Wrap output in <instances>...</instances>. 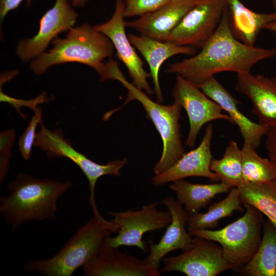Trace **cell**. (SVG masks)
Wrapping results in <instances>:
<instances>
[{"label": "cell", "mask_w": 276, "mask_h": 276, "mask_svg": "<svg viewBox=\"0 0 276 276\" xmlns=\"http://www.w3.org/2000/svg\"><path fill=\"white\" fill-rule=\"evenodd\" d=\"M197 55L167 65L166 72L180 75L198 86L222 72L250 73L258 62L276 56V49L246 44L233 35L227 7L214 34Z\"/></svg>", "instance_id": "cell-1"}, {"label": "cell", "mask_w": 276, "mask_h": 276, "mask_svg": "<svg viewBox=\"0 0 276 276\" xmlns=\"http://www.w3.org/2000/svg\"><path fill=\"white\" fill-rule=\"evenodd\" d=\"M53 47L32 60L30 68L37 76L44 74L53 65L68 62H78L88 65L100 75V81L113 79L117 62L110 59L114 48L111 41L87 23L73 27L65 38L57 37L52 41Z\"/></svg>", "instance_id": "cell-2"}, {"label": "cell", "mask_w": 276, "mask_h": 276, "mask_svg": "<svg viewBox=\"0 0 276 276\" xmlns=\"http://www.w3.org/2000/svg\"><path fill=\"white\" fill-rule=\"evenodd\" d=\"M72 185L19 173L8 185L9 195L0 197V212L13 232L25 222L55 219L58 199Z\"/></svg>", "instance_id": "cell-3"}, {"label": "cell", "mask_w": 276, "mask_h": 276, "mask_svg": "<svg viewBox=\"0 0 276 276\" xmlns=\"http://www.w3.org/2000/svg\"><path fill=\"white\" fill-rule=\"evenodd\" d=\"M118 231L110 221H103L94 216L56 255L44 260H31L24 268L27 271L46 276H71L93 259L104 246L106 239Z\"/></svg>", "instance_id": "cell-4"}, {"label": "cell", "mask_w": 276, "mask_h": 276, "mask_svg": "<svg viewBox=\"0 0 276 276\" xmlns=\"http://www.w3.org/2000/svg\"><path fill=\"white\" fill-rule=\"evenodd\" d=\"M245 214L240 218L218 230L196 229L189 232L192 236L218 243L223 255L232 267L238 271L256 254L261 241L263 214L250 205H244Z\"/></svg>", "instance_id": "cell-5"}, {"label": "cell", "mask_w": 276, "mask_h": 276, "mask_svg": "<svg viewBox=\"0 0 276 276\" xmlns=\"http://www.w3.org/2000/svg\"><path fill=\"white\" fill-rule=\"evenodd\" d=\"M116 80L121 82L127 89L124 104L132 100L138 101L144 107L147 117L152 122L160 134L163 144V151L154 167L153 172L155 175L163 172L185 153L179 124L181 106L176 101L169 105L154 102L142 90L127 81L121 71Z\"/></svg>", "instance_id": "cell-6"}, {"label": "cell", "mask_w": 276, "mask_h": 276, "mask_svg": "<svg viewBox=\"0 0 276 276\" xmlns=\"http://www.w3.org/2000/svg\"><path fill=\"white\" fill-rule=\"evenodd\" d=\"M41 129L36 133L34 146L46 152L50 158L64 157L77 165L89 182L90 195L89 202L94 216L104 220L98 211L95 199V187L98 179L104 175L120 176V170L128 163V159H115L105 165L99 164L74 149L68 140L64 138L60 129L52 130L47 128L42 121Z\"/></svg>", "instance_id": "cell-7"}, {"label": "cell", "mask_w": 276, "mask_h": 276, "mask_svg": "<svg viewBox=\"0 0 276 276\" xmlns=\"http://www.w3.org/2000/svg\"><path fill=\"white\" fill-rule=\"evenodd\" d=\"M158 204L157 202L150 203L136 210L108 212L113 217L110 221L119 231L116 236L106 239L105 244L114 247L136 246L147 252L148 247L142 240L143 235L166 228L172 220L169 211L158 210Z\"/></svg>", "instance_id": "cell-8"}, {"label": "cell", "mask_w": 276, "mask_h": 276, "mask_svg": "<svg viewBox=\"0 0 276 276\" xmlns=\"http://www.w3.org/2000/svg\"><path fill=\"white\" fill-rule=\"evenodd\" d=\"M227 0H199L172 31L167 41L201 48L217 29Z\"/></svg>", "instance_id": "cell-9"}, {"label": "cell", "mask_w": 276, "mask_h": 276, "mask_svg": "<svg viewBox=\"0 0 276 276\" xmlns=\"http://www.w3.org/2000/svg\"><path fill=\"white\" fill-rule=\"evenodd\" d=\"M194 237L192 246L176 256L164 257L162 272L179 271L188 276H216L232 269L225 259L222 248L215 241Z\"/></svg>", "instance_id": "cell-10"}, {"label": "cell", "mask_w": 276, "mask_h": 276, "mask_svg": "<svg viewBox=\"0 0 276 276\" xmlns=\"http://www.w3.org/2000/svg\"><path fill=\"white\" fill-rule=\"evenodd\" d=\"M78 17V13L69 0H56L41 17L37 33L18 41L16 48L17 56L24 63L31 61L44 52L60 34L74 27Z\"/></svg>", "instance_id": "cell-11"}, {"label": "cell", "mask_w": 276, "mask_h": 276, "mask_svg": "<svg viewBox=\"0 0 276 276\" xmlns=\"http://www.w3.org/2000/svg\"><path fill=\"white\" fill-rule=\"evenodd\" d=\"M172 96L174 101L180 104L188 116L190 129L185 144L190 148L194 146L200 129L206 123L219 119L232 123L231 118L223 112L218 104L195 84L180 75H176Z\"/></svg>", "instance_id": "cell-12"}, {"label": "cell", "mask_w": 276, "mask_h": 276, "mask_svg": "<svg viewBox=\"0 0 276 276\" xmlns=\"http://www.w3.org/2000/svg\"><path fill=\"white\" fill-rule=\"evenodd\" d=\"M124 0H116L115 9L111 17L107 21L95 25L96 31L106 35L112 42L116 51L118 58L126 67L132 84L141 90H144L148 95H153L148 82L151 77L144 68V62L137 55L126 34L124 20Z\"/></svg>", "instance_id": "cell-13"}, {"label": "cell", "mask_w": 276, "mask_h": 276, "mask_svg": "<svg viewBox=\"0 0 276 276\" xmlns=\"http://www.w3.org/2000/svg\"><path fill=\"white\" fill-rule=\"evenodd\" d=\"M160 203L167 208L172 220L158 243L154 244L149 240L150 252L144 259L157 270H159L160 262L166 255L173 251H183L190 248L194 239L187 228L189 215L178 200L166 197Z\"/></svg>", "instance_id": "cell-14"}, {"label": "cell", "mask_w": 276, "mask_h": 276, "mask_svg": "<svg viewBox=\"0 0 276 276\" xmlns=\"http://www.w3.org/2000/svg\"><path fill=\"white\" fill-rule=\"evenodd\" d=\"M213 135L212 124L206 127L199 145L195 149L185 153L175 164L162 173L155 175L152 184L160 186L175 180L189 177H206L214 181L219 180L218 176L210 170L213 158L211 150Z\"/></svg>", "instance_id": "cell-15"}, {"label": "cell", "mask_w": 276, "mask_h": 276, "mask_svg": "<svg viewBox=\"0 0 276 276\" xmlns=\"http://www.w3.org/2000/svg\"><path fill=\"white\" fill-rule=\"evenodd\" d=\"M118 248L105 244L99 253L82 267L84 275H161L159 270L152 267L145 259L121 251Z\"/></svg>", "instance_id": "cell-16"}, {"label": "cell", "mask_w": 276, "mask_h": 276, "mask_svg": "<svg viewBox=\"0 0 276 276\" xmlns=\"http://www.w3.org/2000/svg\"><path fill=\"white\" fill-rule=\"evenodd\" d=\"M199 0H170L155 11L132 21H125L126 27L140 35L166 41L172 31Z\"/></svg>", "instance_id": "cell-17"}, {"label": "cell", "mask_w": 276, "mask_h": 276, "mask_svg": "<svg viewBox=\"0 0 276 276\" xmlns=\"http://www.w3.org/2000/svg\"><path fill=\"white\" fill-rule=\"evenodd\" d=\"M235 89L250 99L251 113L258 117L260 124L269 128L276 126V84L272 78L239 73Z\"/></svg>", "instance_id": "cell-18"}, {"label": "cell", "mask_w": 276, "mask_h": 276, "mask_svg": "<svg viewBox=\"0 0 276 276\" xmlns=\"http://www.w3.org/2000/svg\"><path fill=\"white\" fill-rule=\"evenodd\" d=\"M210 98L218 104L227 113L232 123L239 127L244 143L258 148L269 127L256 123L246 117L238 107L239 101L219 82L214 76L197 86Z\"/></svg>", "instance_id": "cell-19"}, {"label": "cell", "mask_w": 276, "mask_h": 276, "mask_svg": "<svg viewBox=\"0 0 276 276\" xmlns=\"http://www.w3.org/2000/svg\"><path fill=\"white\" fill-rule=\"evenodd\" d=\"M132 45L136 48L147 61L154 85V92L158 103L163 101V96L159 81V73L163 63L178 54L193 55L196 48L181 46L170 41H162L132 33L128 35Z\"/></svg>", "instance_id": "cell-20"}, {"label": "cell", "mask_w": 276, "mask_h": 276, "mask_svg": "<svg viewBox=\"0 0 276 276\" xmlns=\"http://www.w3.org/2000/svg\"><path fill=\"white\" fill-rule=\"evenodd\" d=\"M228 21L234 36L242 42L254 46L260 31L276 20V11L259 13L251 11L240 0H227Z\"/></svg>", "instance_id": "cell-21"}, {"label": "cell", "mask_w": 276, "mask_h": 276, "mask_svg": "<svg viewBox=\"0 0 276 276\" xmlns=\"http://www.w3.org/2000/svg\"><path fill=\"white\" fill-rule=\"evenodd\" d=\"M169 188L176 193L177 199L190 215L207 206L217 195L225 193L234 187L222 181L216 183L199 184L182 179L172 182Z\"/></svg>", "instance_id": "cell-22"}, {"label": "cell", "mask_w": 276, "mask_h": 276, "mask_svg": "<svg viewBox=\"0 0 276 276\" xmlns=\"http://www.w3.org/2000/svg\"><path fill=\"white\" fill-rule=\"evenodd\" d=\"M260 244L250 261L238 271L245 276H276V228L267 218Z\"/></svg>", "instance_id": "cell-23"}, {"label": "cell", "mask_w": 276, "mask_h": 276, "mask_svg": "<svg viewBox=\"0 0 276 276\" xmlns=\"http://www.w3.org/2000/svg\"><path fill=\"white\" fill-rule=\"evenodd\" d=\"M242 205L238 188H233L226 197L210 205L206 212L189 215L188 230L213 229L220 219L231 216L235 211H243Z\"/></svg>", "instance_id": "cell-24"}, {"label": "cell", "mask_w": 276, "mask_h": 276, "mask_svg": "<svg viewBox=\"0 0 276 276\" xmlns=\"http://www.w3.org/2000/svg\"><path fill=\"white\" fill-rule=\"evenodd\" d=\"M236 188L242 204L256 208L276 228V179L259 183L243 182Z\"/></svg>", "instance_id": "cell-25"}, {"label": "cell", "mask_w": 276, "mask_h": 276, "mask_svg": "<svg viewBox=\"0 0 276 276\" xmlns=\"http://www.w3.org/2000/svg\"><path fill=\"white\" fill-rule=\"evenodd\" d=\"M210 170L218 176L220 181L234 187H238L244 182L242 150L235 141L229 142L221 158L212 159Z\"/></svg>", "instance_id": "cell-26"}, {"label": "cell", "mask_w": 276, "mask_h": 276, "mask_svg": "<svg viewBox=\"0 0 276 276\" xmlns=\"http://www.w3.org/2000/svg\"><path fill=\"white\" fill-rule=\"evenodd\" d=\"M241 150L244 182L259 183L276 179V167L269 158L260 156L256 149L245 143Z\"/></svg>", "instance_id": "cell-27"}, {"label": "cell", "mask_w": 276, "mask_h": 276, "mask_svg": "<svg viewBox=\"0 0 276 276\" xmlns=\"http://www.w3.org/2000/svg\"><path fill=\"white\" fill-rule=\"evenodd\" d=\"M170 0H124V17L142 16L158 10Z\"/></svg>", "instance_id": "cell-28"}, {"label": "cell", "mask_w": 276, "mask_h": 276, "mask_svg": "<svg viewBox=\"0 0 276 276\" xmlns=\"http://www.w3.org/2000/svg\"><path fill=\"white\" fill-rule=\"evenodd\" d=\"M35 113L18 141L19 150L23 158L26 160L31 157L32 147L34 146L36 135V128L42 121L41 110L39 109Z\"/></svg>", "instance_id": "cell-29"}, {"label": "cell", "mask_w": 276, "mask_h": 276, "mask_svg": "<svg viewBox=\"0 0 276 276\" xmlns=\"http://www.w3.org/2000/svg\"><path fill=\"white\" fill-rule=\"evenodd\" d=\"M15 139L14 129H9L1 132L0 134V182L2 183L9 169L11 156V149Z\"/></svg>", "instance_id": "cell-30"}, {"label": "cell", "mask_w": 276, "mask_h": 276, "mask_svg": "<svg viewBox=\"0 0 276 276\" xmlns=\"http://www.w3.org/2000/svg\"><path fill=\"white\" fill-rule=\"evenodd\" d=\"M0 101L1 102H7L12 106L22 118L25 119L26 116L20 111L21 106H26L31 108L34 112H37L39 109L37 108L38 104L49 102L50 98L48 96L47 92H42L39 96L31 100H22L17 99L5 94L1 86Z\"/></svg>", "instance_id": "cell-31"}, {"label": "cell", "mask_w": 276, "mask_h": 276, "mask_svg": "<svg viewBox=\"0 0 276 276\" xmlns=\"http://www.w3.org/2000/svg\"><path fill=\"white\" fill-rule=\"evenodd\" d=\"M266 135L265 147L269 159L276 167V126L270 127Z\"/></svg>", "instance_id": "cell-32"}, {"label": "cell", "mask_w": 276, "mask_h": 276, "mask_svg": "<svg viewBox=\"0 0 276 276\" xmlns=\"http://www.w3.org/2000/svg\"><path fill=\"white\" fill-rule=\"evenodd\" d=\"M24 1L26 2V6L29 7L33 0H0L1 28L6 15L10 12L17 9Z\"/></svg>", "instance_id": "cell-33"}, {"label": "cell", "mask_w": 276, "mask_h": 276, "mask_svg": "<svg viewBox=\"0 0 276 276\" xmlns=\"http://www.w3.org/2000/svg\"><path fill=\"white\" fill-rule=\"evenodd\" d=\"M18 74L17 70H13L10 72H3L1 76V84L3 85L8 81L11 80Z\"/></svg>", "instance_id": "cell-34"}, {"label": "cell", "mask_w": 276, "mask_h": 276, "mask_svg": "<svg viewBox=\"0 0 276 276\" xmlns=\"http://www.w3.org/2000/svg\"><path fill=\"white\" fill-rule=\"evenodd\" d=\"M74 7L83 8L85 7L88 0H69Z\"/></svg>", "instance_id": "cell-35"}, {"label": "cell", "mask_w": 276, "mask_h": 276, "mask_svg": "<svg viewBox=\"0 0 276 276\" xmlns=\"http://www.w3.org/2000/svg\"><path fill=\"white\" fill-rule=\"evenodd\" d=\"M264 29H266L271 32L276 33V20L267 24L265 26Z\"/></svg>", "instance_id": "cell-36"}, {"label": "cell", "mask_w": 276, "mask_h": 276, "mask_svg": "<svg viewBox=\"0 0 276 276\" xmlns=\"http://www.w3.org/2000/svg\"><path fill=\"white\" fill-rule=\"evenodd\" d=\"M270 1L272 3V6L274 9H275V11H276V0H270Z\"/></svg>", "instance_id": "cell-37"}, {"label": "cell", "mask_w": 276, "mask_h": 276, "mask_svg": "<svg viewBox=\"0 0 276 276\" xmlns=\"http://www.w3.org/2000/svg\"><path fill=\"white\" fill-rule=\"evenodd\" d=\"M272 79L273 81L274 82V83L276 84V77L272 78Z\"/></svg>", "instance_id": "cell-38"}]
</instances>
